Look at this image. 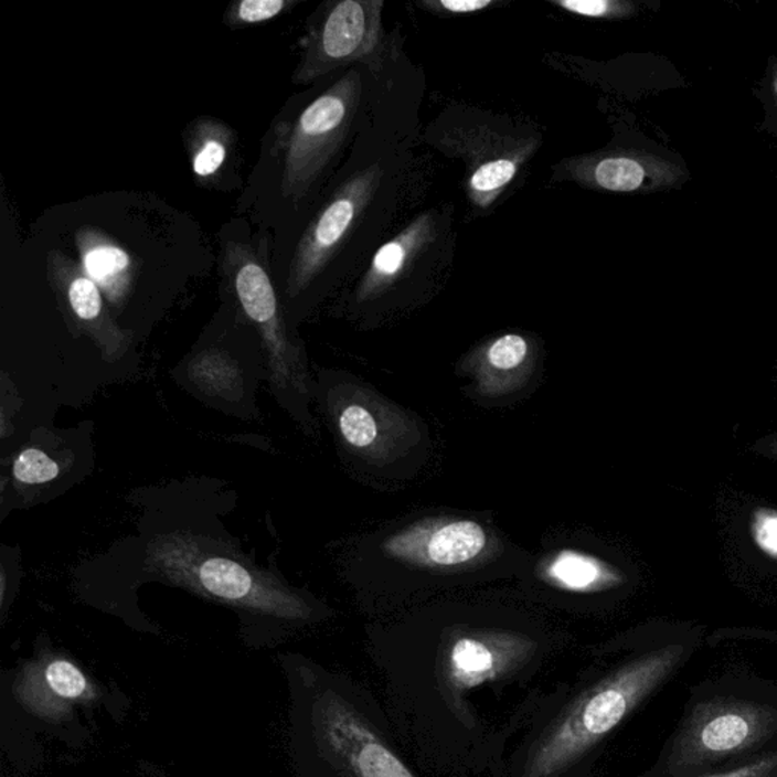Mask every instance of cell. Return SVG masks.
<instances>
[{"mask_svg": "<svg viewBox=\"0 0 777 777\" xmlns=\"http://www.w3.org/2000/svg\"><path fill=\"white\" fill-rule=\"evenodd\" d=\"M529 355V342L521 334H504L493 340L486 351V359L500 371L517 370Z\"/></svg>", "mask_w": 777, "mask_h": 777, "instance_id": "obj_24", "label": "cell"}, {"mask_svg": "<svg viewBox=\"0 0 777 777\" xmlns=\"http://www.w3.org/2000/svg\"><path fill=\"white\" fill-rule=\"evenodd\" d=\"M777 734V707L715 699L692 710L662 760L668 777H698L747 760Z\"/></svg>", "mask_w": 777, "mask_h": 777, "instance_id": "obj_5", "label": "cell"}, {"mask_svg": "<svg viewBox=\"0 0 777 777\" xmlns=\"http://www.w3.org/2000/svg\"><path fill=\"white\" fill-rule=\"evenodd\" d=\"M12 473L19 483L44 485L60 476V465L40 448H24L12 464Z\"/></svg>", "mask_w": 777, "mask_h": 777, "instance_id": "obj_20", "label": "cell"}, {"mask_svg": "<svg viewBox=\"0 0 777 777\" xmlns=\"http://www.w3.org/2000/svg\"><path fill=\"white\" fill-rule=\"evenodd\" d=\"M315 746L334 777H425L401 751L379 695L323 679L311 699Z\"/></svg>", "mask_w": 777, "mask_h": 777, "instance_id": "obj_3", "label": "cell"}, {"mask_svg": "<svg viewBox=\"0 0 777 777\" xmlns=\"http://www.w3.org/2000/svg\"><path fill=\"white\" fill-rule=\"evenodd\" d=\"M295 6L290 0H238L226 8L224 22L230 28L253 26L270 22Z\"/></svg>", "mask_w": 777, "mask_h": 777, "instance_id": "obj_19", "label": "cell"}, {"mask_svg": "<svg viewBox=\"0 0 777 777\" xmlns=\"http://www.w3.org/2000/svg\"><path fill=\"white\" fill-rule=\"evenodd\" d=\"M148 565L158 576L212 600L283 619L309 617V606L277 578L233 554L205 549L204 541L189 533L158 537L149 546Z\"/></svg>", "mask_w": 777, "mask_h": 777, "instance_id": "obj_4", "label": "cell"}, {"mask_svg": "<svg viewBox=\"0 0 777 777\" xmlns=\"http://www.w3.org/2000/svg\"><path fill=\"white\" fill-rule=\"evenodd\" d=\"M571 173L577 181H589L609 192H635L646 180V169L635 158L606 157L595 161L590 169L573 163Z\"/></svg>", "mask_w": 777, "mask_h": 777, "instance_id": "obj_15", "label": "cell"}, {"mask_svg": "<svg viewBox=\"0 0 777 777\" xmlns=\"http://www.w3.org/2000/svg\"><path fill=\"white\" fill-rule=\"evenodd\" d=\"M679 651L595 659L549 688L492 777H594L607 743L673 674Z\"/></svg>", "mask_w": 777, "mask_h": 777, "instance_id": "obj_2", "label": "cell"}, {"mask_svg": "<svg viewBox=\"0 0 777 777\" xmlns=\"http://www.w3.org/2000/svg\"><path fill=\"white\" fill-rule=\"evenodd\" d=\"M383 7L382 0L330 3L304 36L294 83H313L336 68L370 58L382 43Z\"/></svg>", "mask_w": 777, "mask_h": 777, "instance_id": "obj_8", "label": "cell"}, {"mask_svg": "<svg viewBox=\"0 0 777 777\" xmlns=\"http://www.w3.org/2000/svg\"><path fill=\"white\" fill-rule=\"evenodd\" d=\"M39 670L49 692L64 706L91 694V685L83 671L66 659H51L39 666Z\"/></svg>", "mask_w": 777, "mask_h": 777, "instance_id": "obj_17", "label": "cell"}, {"mask_svg": "<svg viewBox=\"0 0 777 777\" xmlns=\"http://www.w3.org/2000/svg\"><path fill=\"white\" fill-rule=\"evenodd\" d=\"M339 430L354 448L371 447L379 436L374 416L359 404H350L340 412Z\"/></svg>", "mask_w": 777, "mask_h": 777, "instance_id": "obj_22", "label": "cell"}, {"mask_svg": "<svg viewBox=\"0 0 777 777\" xmlns=\"http://www.w3.org/2000/svg\"><path fill=\"white\" fill-rule=\"evenodd\" d=\"M19 695L23 703L28 704L39 715L58 719V716H63L67 712V706L60 703L44 685L39 666L28 668L26 673L23 674L19 683Z\"/></svg>", "mask_w": 777, "mask_h": 777, "instance_id": "obj_21", "label": "cell"}, {"mask_svg": "<svg viewBox=\"0 0 777 777\" xmlns=\"http://www.w3.org/2000/svg\"><path fill=\"white\" fill-rule=\"evenodd\" d=\"M380 177L382 170L375 164L350 178L316 214L291 257L286 283L287 297L297 298L306 291L338 253L374 196Z\"/></svg>", "mask_w": 777, "mask_h": 777, "instance_id": "obj_9", "label": "cell"}, {"mask_svg": "<svg viewBox=\"0 0 777 777\" xmlns=\"http://www.w3.org/2000/svg\"><path fill=\"white\" fill-rule=\"evenodd\" d=\"M435 234V219L432 213H427L413 221L398 236L384 243L382 248L376 251L370 269L360 283V301L379 297L388 287L394 286L401 275L407 273V267L415 260L416 255L423 253L425 246L433 241Z\"/></svg>", "mask_w": 777, "mask_h": 777, "instance_id": "obj_13", "label": "cell"}, {"mask_svg": "<svg viewBox=\"0 0 777 777\" xmlns=\"http://www.w3.org/2000/svg\"><path fill=\"white\" fill-rule=\"evenodd\" d=\"M49 285L75 326L103 348L105 354L120 355L127 350L131 333L121 330L109 313L103 290L84 273L81 263L63 251H49Z\"/></svg>", "mask_w": 777, "mask_h": 777, "instance_id": "obj_10", "label": "cell"}, {"mask_svg": "<svg viewBox=\"0 0 777 777\" xmlns=\"http://www.w3.org/2000/svg\"><path fill=\"white\" fill-rule=\"evenodd\" d=\"M554 642L532 630L449 626L380 642L379 699L425 777H492L553 685Z\"/></svg>", "mask_w": 777, "mask_h": 777, "instance_id": "obj_1", "label": "cell"}, {"mask_svg": "<svg viewBox=\"0 0 777 777\" xmlns=\"http://www.w3.org/2000/svg\"><path fill=\"white\" fill-rule=\"evenodd\" d=\"M234 132L224 121L201 117L188 129V149L194 175L212 180L224 168Z\"/></svg>", "mask_w": 777, "mask_h": 777, "instance_id": "obj_14", "label": "cell"}, {"mask_svg": "<svg viewBox=\"0 0 777 777\" xmlns=\"http://www.w3.org/2000/svg\"><path fill=\"white\" fill-rule=\"evenodd\" d=\"M753 533L760 549L777 557V513L770 510L756 513Z\"/></svg>", "mask_w": 777, "mask_h": 777, "instance_id": "obj_27", "label": "cell"}, {"mask_svg": "<svg viewBox=\"0 0 777 777\" xmlns=\"http://www.w3.org/2000/svg\"><path fill=\"white\" fill-rule=\"evenodd\" d=\"M520 157H498L485 161L472 170L468 178L469 200L473 205L486 209L496 202L520 170Z\"/></svg>", "mask_w": 777, "mask_h": 777, "instance_id": "obj_16", "label": "cell"}, {"mask_svg": "<svg viewBox=\"0 0 777 777\" xmlns=\"http://www.w3.org/2000/svg\"><path fill=\"white\" fill-rule=\"evenodd\" d=\"M192 375L205 383L212 391H230L236 382L237 368L225 354L219 351H205L196 358L192 366Z\"/></svg>", "mask_w": 777, "mask_h": 777, "instance_id": "obj_23", "label": "cell"}, {"mask_svg": "<svg viewBox=\"0 0 777 777\" xmlns=\"http://www.w3.org/2000/svg\"><path fill=\"white\" fill-rule=\"evenodd\" d=\"M488 545L485 529L473 521H449L432 529L408 530L387 542L394 556L435 566L467 564Z\"/></svg>", "mask_w": 777, "mask_h": 777, "instance_id": "obj_11", "label": "cell"}, {"mask_svg": "<svg viewBox=\"0 0 777 777\" xmlns=\"http://www.w3.org/2000/svg\"><path fill=\"white\" fill-rule=\"evenodd\" d=\"M81 266L93 279L104 297L116 309H121L131 297L136 285L137 266L128 251L95 226H83L75 233Z\"/></svg>", "mask_w": 777, "mask_h": 777, "instance_id": "obj_12", "label": "cell"}, {"mask_svg": "<svg viewBox=\"0 0 777 777\" xmlns=\"http://www.w3.org/2000/svg\"><path fill=\"white\" fill-rule=\"evenodd\" d=\"M553 3L571 14L589 19L610 18L622 8L621 3L610 2V0H554Z\"/></svg>", "mask_w": 777, "mask_h": 777, "instance_id": "obj_26", "label": "cell"}, {"mask_svg": "<svg viewBox=\"0 0 777 777\" xmlns=\"http://www.w3.org/2000/svg\"><path fill=\"white\" fill-rule=\"evenodd\" d=\"M362 97L360 73L347 75L302 109L294 124L278 129L275 149L281 163V193L301 201L347 139Z\"/></svg>", "mask_w": 777, "mask_h": 777, "instance_id": "obj_6", "label": "cell"}, {"mask_svg": "<svg viewBox=\"0 0 777 777\" xmlns=\"http://www.w3.org/2000/svg\"><path fill=\"white\" fill-rule=\"evenodd\" d=\"M698 777H777V753L755 755L736 767Z\"/></svg>", "mask_w": 777, "mask_h": 777, "instance_id": "obj_25", "label": "cell"}, {"mask_svg": "<svg viewBox=\"0 0 777 777\" xmlns=\"http://www.w3.org/2000/svg\"><path fill=\"white\" fill-rule=\"evenodd\" d=\"M224 267L238 307L260 334L275 384L302 391L298 350L287 338L277 291L266 267L249 246L238 242L226 243Z\"/></svg>", "mask_w": 777, "mask_h": 777, "instance_id": "obj_7", "label": "cell"}, {"mask_svg": "<svg viewBox=\"0 0 777 777\" xmlns=\"http://www.w3.org/2000/svg\"><path fill=\"white\" fill-rule=\"evenodd\" d=\"M550 576L570 590H589L602 581L603 570L595 558L582 553L564 552L554 558Z\"/></svg>", "mask_w": 777, "mask_h": 777, "instance_id": "obj_18", "label": "cell"}, {"mask_svg": "<svg viewBox=\"0 0 777 777\" xmlns=\"http://www.w3.org/2000/svg\"><path fill=\"white\" fill-rule=\"evenodd\" d=\"M425 8L432 11H443L447 14H471V12H479L488 10L496 6L493 0H437V2H423Z\"/></svg>", "mask_w": 777, "mask_h": 777, "instance_id": "obj_28", "label": "cell"}]
</instances>
